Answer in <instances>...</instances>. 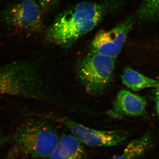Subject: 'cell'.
Segmentation results:
<instances>
[{
  "label": "cell",
  "instance_id": "12",
  "mask_svg": "<svg viewBox=\"0 0 159 159\" xmlns=\"http://www.w3.org/2000/svg\"><path fill=\"white\" fill-rule=\"evenodd\" d=\"M159 17V0H143L138 12L139 21L148 24L156 21Z\"/></svg>",
  "mask_w": 159,
  "mask_h": 159
},
{
  "label": "cell",
  "instance_id": "10",
  "mask_svg": "<svg viewBox=\"0 0 159 159\" xmlns=\"http://www.w3.org/2000/svg\"><path fill=\"white\" fill-rule=\"evenodd\" d=\"M123 84L134 91H139L144 89L156 88L158 81L142 75L139 72L127 68L121 75Z\"/></svg>",
  "mask_w": 159,
  "mask_h": 159
},
{
  "label": "cell",
  "instance_id": "9",
  "mask_svg": "<svg viewBox=\"0 0 159 159\" xmlns=\"http://www.w3.org/2000/svg\"><path fill=\"white\" fill-rule=\"evenodd\" d=\"M87 157L81 142L73 135L64 134L59 138L53 152L44 159H86Z\"/></svg>",
  "mask_w": 159,
  "mask_h": 159
},
{
  "label": "cell",
  "instance_id": "7",
  "mask_svg": "<svg viewBox=\"0 0 159 159\" xmlns=\"http://www.w3.org/2000/svg\"><path fill=\"white\" fill-rule=\"evenodd\" d=\"M58 120L80 142L91 147L116 146L125 139V134L121 131L97 130L66 118H59Z\"/></svg>",
  "mask_w": 159,
  "mask_h": 159
},
{
  "label": "cell",
  "instance_id": "5",
  "mask_svg": "<svg viewBox=\"0 0 159 159\" xmlns=\"http://www.w3.org/2000/svg\"><path fill=\"white\" fill-rule=\"evenodd\" d=\"M41 10L35 0H23L5 10L3 18L13 32L35 33L43 28Z\"/></svg>",
  "mask_w": 159,
  "mask_h": 159
},
{
  "label": "cell",
  "instance_id": "6",
  "mask_svg": "<svg viewBox=\"0 0 159 159\" xmlns=\"http://www.w3.org/2000/svg\"><path fill=\"white\" fill-rule=\"evenodd\" d=\"M134 22V18L130 16L113 29L99 31L91 43L90 53L116 57L122 51Z\"/></svg>",
  "mask_w": 159,
  "mask_h": 159
},
{
  "label": "cell",
  "instance_id": "16",
  "mask_svg": "<svg viewBox=\"0 0 159 159\" xmlns=\"http://www.w3.org/2000/svg\"><path fill=\"white\" fill-rule=\"evenodd\" d=\"M0 138H1V134H0Z\"/></svg>",
  "mask_w": 159,
  "mask_h": 159
},
{
  "label": "cell",
  "instance_id": "14",
  "mask_svg": "<svg viewBox=\"0 0 159 159\" xmlns=\"http://www.w3.org/2000/svg\"><path fill=\"white\" fill-rule=\"evenodd\" d=\"M19 153L17 148L15 146L14 148H12L7 154L4 159H16Z\"/></svg>",
  "mask_w": 159,
  "mask_h": 159
},
{
  "label": "cell",
  "instance_id": "15",
  "mask_svg": "<svg viewBox=\"0 0 159 159\" xmlns=\"http://www.w3.org/2000/svg\"><path fill=\"white\" fill-rule=\"evenodd\" d=\"M156 88V92L157 95V96H158L159 98V81H158L157 84Z\"/></svg>",
  "mask_w": 159,
  "mask_h": 159
},
{
  "label": "cell",
  "instance_id": "3",
  "mask_svg": "<svg viewBox=\"0 0 159 159\" xmlns=\"http://www.w3.org/2000/svg\"><path fill=\"white\" fill-rule=\"evenodd\" d=\"M59 138L53 127L38 119H29L18 127L14 135L19 153L32 159L46 158L55 149Z\"/></svg>",
  "mask_w": 159,
  "mask_h": 159
},
{
  "label": "cell",
  "instance_id": "8",
  "mask_svg": "<svg viewBox=\"0 0 159 159\" xmlns=\"http://www.w3.org/2000/svg\"><path fill=\"white\" fill-rule=\"evenodd\" d=\"M146 102L142 97L122 90L117 94L110 115L114 116H138L144 113Z\"/></svg>",
  "mask_w": 159,
  "mask_h": 159
},
{
  "label": "cell",
  "instance_id": "2",
  "mask_svg": "<svg viewBox=\"0 0 159 159\" xmlns=\"http://www.w3.org/2000/svg\"><path fill=\"white\" fill-rule=\"evenodd\" d=\"M43 81L39 68L29 61L0 66V95L39 99Z\"/></svg>",
  "mask_w": 159,
  "mask_h": 159
},
{
  "label": "cell",
  "instance_id": "4",
  "mask_svg": "<svg viewBox=\"0 0 159 159\" xmlns=\"http://www.w3.org/2000/svg\"><path fill=\"white\" fill-rule=\"evenodd\" d=\"M115 68V58L90 53L78 62L76 71L86 90L97 95L108 87Z\"/></svg>",
  "mask_w": 159,
  "mask_h": 159
},
{
  "label": "cell",
  "instance_id": "1",
  "mask_svg": "<svg viewBox=\"0 0 159 159\" xmlns=\"http://www.w3.org/2000/svg\"><path fill=\"white\" fill-rule=\"evenodd\" d=\"M105 12L103 4L82 2L58 14L47 31L50 42L68 49L77 40L92 31L101 21Z\"/></svg>",
  "mask_w": 159,
  "mask_h": 159
},
{
  "label": "cell",
  "instance_id": "13",
  "mask_svg": "<svg viewBox=\"0 0 159 159\" xmlns=\"http://www.w3.org/2000/svg\"><path fill=\"white\" fill-rule=\"evenodd\" d=\"M37 1L42 9L46 11L51 9L57 0H37Z\"/></svg>",
  "mask_w": 159,
  "mask_h": 159
},
{
  "label": "cell",
  "instance_id": "11",
  "mask_svg": "<svg viewBox=\"0 0 159 159\" xmlns=\"http://www.w3.org/2000/svg\"><path fill=\"white\" fill-rule=\"evenodd\" d=\"M148 137L142 138L131 142L119 156L109 159H136L145 154L149 148L151 143Z\"/></svg>",
  "mask_w": 159,
  "mask_h": 159
}]
</instances>
